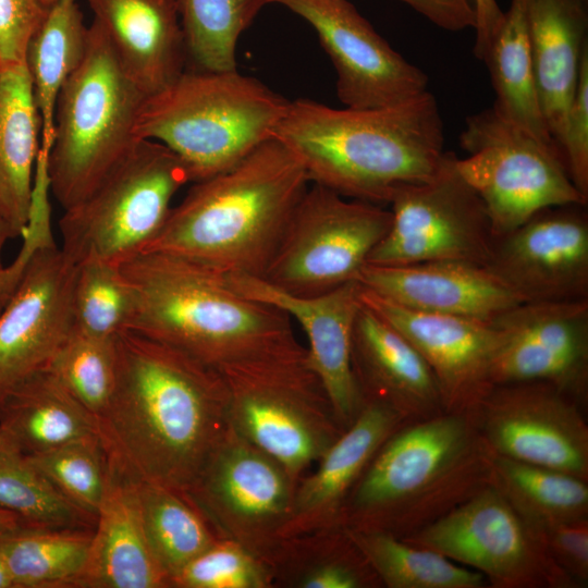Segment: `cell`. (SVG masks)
<instances>
[{"instance_id":"6da1fadb","label":"cell","mask_w":588,"mask_h":588,"mask_svg":"<svg viewBox=\"0 0 588 588\" xmlns=\"http://www.w3.org/2000/svg\"><path fill=\"white\" fill-rule=\"evenodd\" d=\"M117 355L114 391L96 418L108 462L131 480L184 494L230 427L225 380L132 330L117 335Z\"/></svg>"},{"instance_id":"7a4b0ae2","label":"cell","mask_w":588,"mask_h":588,"mask_svg":"<svg viewBox=\"0 0 588 588\" xmlns=\"http://www.w3.org/2000/svg\"><path fill=\"white\" fill-rule=\"evenodd\" d=\"M273 138L298 159L310 183L381 206L399 188L433 179L449 154L439 106L429 90L376 109L289 101Z\"/></svg>"},{"instance_id":"3957f363","label":"cell","mask_w":588,"mask_h":588,"mask_svg":"<svg viewBox=\"0 0 588 588\" xmlns=\"http://www.w3.org/2000/svg\"><path fill=\"white\" fill-rule=\"evenodd\" d=\"M309 184L298 159L269 139L228 170L194 182L144 252L262 277Z\"/></svg>"},{"instance_id":"277c9868","label":"cell","mask_w":588,"mask_h":588,"mask_svg":"<svg viewBox=\"0 0 588 588\" xmlns=\"http://www.w3.org/2000/svg\"><path fill=\"white\" fill-rule=\"evenodd\" d=\"M120 267L136 296L127 330L218 371L302 347L289 315L238 294L223 273L157 252L140 253Z\"/></svg>"},{"instance_id":"5b68a950","label":"cell","mask_w":588,"mask_h":588,"mask_svg":"<svg viewBox=\"0 0 588 588\" xmlns=\"http://www.w3.org/2000/svg\"><path fill=\"white\" fill-rule=\"evenodd\" d=\"M489 478V449L475 411L402 425L351 492L342 527L404 538L464 502Z\"/></svg>"},{"instance_id":"8992f818","label":"cell","mask_w":588,"mask_h":588,"mask_svg":"<svg viewBox=\"0 0 588 588\" xmlns=\"http://www.w3.org/2000/svg\"><path fill=\"white\" fill-rule=\"evenodd\" d=\"M289 101L237 70L184 71L144 99L135 134L168 147L194 183L228 170L272 139Z\"/></svg>"},{"instance_id":"52a82bcc","label":"cell","mask_w":588,"mask_h":588,"mask_svg":"<svg viewBox=\"0 0 588 588\" xmlns=\"http://www.w3.org/2000/svg\"><path fill=\"white\" fill-rule=\"evenodd\" d=\"M145 98L94 20L86 54L59 91L47 152L49 191L64 210L90 195L142 140L135 124Z\"/></svg>"},{"instance_id":"ba28073f","label":"cell","mask_w":588,"mask_h":588,"mask_svg":"<svg viewBox=\"0 0 588 588\" xmlns=\"http://www.w3.org/2000/svg\"><path fill=\"white\" fill-rule=\"evenodd\" d=\"M220 372L228 387L231 426L297 483L344 431L303 346Z\"/></svg>"},{"instance_id":"9c48e42d","label":"cell","mask_w":588,"mask_h":588,"mask_svg":"<svg viewBox=\"0 0 588 588\" xmlns=\"http://www.w3.org/2000/svg\"><path fill=\"white\" fill-rule=\"evenodd\" d=\"M188 182L174 152L159 142L139 140L90 195L64 210L60 247L76 264L94 258L123 265L144 252Z\"/></svg>"},{"instance_id":"30bf717a","label":"cell","mask_w":588,"mask_h":588,"mask_svg":"<svg viewBox=\"0 0 588 588\" xmlns=\"http://www.w3.org/2000/svg\"><path fill=\"white\" fill-rule=\"evenodd\" d=\"M456 159L462 177L481 198L494 237L538 211L560 205H587L572 182L559 148L501 115L493 107L466 118Z\"/></svg>"},{"instance_id":"8fae6325","label":"cell","mask_w":588,"mask_h":588,"mask_svg":"<svg viewBox=\"0 0 588 588\" xmlns=\"http://www.w3.org/2000/svg\"><path fill=\"white\" fill-rule=\"evenodd\" d=\"M48 194H34L25 236L29 252L0 310V402L16 384L45 369L74 330L73 291L78 264L49 230Z\"/></svg>"},{"instance_id":"7c38bea8","label":"cell","mask_w":588,"mask_h":588,"mask_svg":"<svg viewBox=\"0 0 588 588\" xmlns=\"http://www.w3.org/2000/svg\"><path fill=\"white\" fill-rule=\"evenodd\" d=\"M391 219L381 205L310 183L261 278L301 296L358 281Z\"/></svg>"},{"instance_id":"4fadbf2b","label":"cell","mask_w":588,"mask_h":588,"mask_svg":"<svg viewBox=\"0 0 588 588\" xmlns=\"http://www.w3.org/2000/svg\"><path fill=\"white\" fill-rule=\"evenodd\" d=\"M402 539L479 572L489 588H577L537 528L490 485Z\"/></svg>"},{"instance_id":"5bb4252c","label":"cell","mask_w":588,"mask_h":588,"mask_svg":"<svg viewBox=\"0 0 588 588\" xmlns=\"http://www.w3.org/2000/svg\"><path fill=\"white\" fill-rule=\"evenodd\" d=\"M297 482L272 456L231 426L184 495L219 538L231 539L265 560L274 554Z\"/></svg>"},{"instance_id":"9a60e30c","label":"cell","mask_w":588,"mask_h":588,"mask_svg":"<svg viewBox=\"0 0 588 588\" xmlns=\"http://www.w3.org/2000/svg\"><path fill=\"white\" fill-rule=\"evenodd\" d=\"M449 151L439 173L392 196L391 225L367 264L404 266L464 261L486 266L494 235L486 207L456 169Z\"/></svg>"},{"instance_id":"2e32d148","label":"cell","mask_w":588,"mask_h":588,"mask_svg":"<svg viewBox=\"0 0 588 588\" xmlns=\"http://www.w3.org/2000/svg\"><path fill=\"white\" fill-rule=\"evenodd\" d=\"M579 402L541 381L495 384L474 408L493 453L588 481V425Z\"/></svg>"},{"instance_id":"e0dca14e","label":"cell","mask_w":588,"mask_h":588,"mask_svg":"<svg viewBox=\"0 0 588 588\" xmlns=\"http://www.w3.org/2000/svg\"><path fill=\"white\" fill-rule=\"evenodd\" d=\"M306 20L336 72V96L348 108L397 105L425 91L428 76L406 61L348 0H266Z\"/></svg>"},{"instance_id":"ac0fdd59","label":"cell","mask_w":588,"mask_h":588,"mask_svg":"<svg viewBox=\"0 0 588 588\" xmlns=\"http://www.w3.org/2000/svg\"><path fill=\"white\" fill-rule=\"evenodd\" d=\"M491 323L503 333L492 385L547 382L586 405L588 298L523 302Z\"/></svg>"},{"instance_id":"d6986e66","label":"cell","mask_w":588,"mask_h":588,"mask_svg":"<svg viewBox=\"0 0 588 588\" xmlns=\"http://www.w3.org/2000/svg\"><path fill=\"white\" fill-rule=\"evenodd\" d=\"M586 206L542 209L495 236L485 267L524 302L588 298Z\"/></svg>"},{"instance_id":"ffe728a7","label":"cell","mask_w":588,"mask_h":588,"mask_svg":"<svg viewBox=\"0 0 588 588\" xmlns=\"http://www.w3.org/2000/svg\"><path fill=\"white\" fill-rule=\"evenodd\" d=\"M224 277L238 294L284 311L301 326L308 341L307 364L321 381L334 415L345 430L364 404L352 368V338L362 306V284L353 281L321 295L301 296L261 277Z\"/></svg>"},{"instance_id":"44dd1931","label":"cell","mask_w":588,"mask_h":588,"mask_svg":"<svg viewBox=\"0 0 588 588\" xmlns=\"http://www.w3.org/2000/svg\"><path fill=\"white\" fill-rule=\"evenodd\" d=\"M359 297L422 356L436 377L445 412L475 408L493 387L491 368L503 333L491 322L409 309L363 285Z\"/></svg>"},{"instance_id":"7402d4cb","label":"cell","mask_w":588,"mask_h":588,"mask_svg":"<svg viewBox=\"0 0 588 588\" xmlns=\"http://www.w3.org/2000/svg\"><path fill=\"white\" fill-rule=\"evenodd\" d=\"M358 282L409 309L486 322L524 302L485 266L464 261L366 264Z\"/></svg>"},{"instance_id":"603a6c76","label":"cell","mask_w":588,"mask_h":588,"mask_svg":"<svg viewBox=\"0 0 588 588\" xmlns=\"http://www.w3.org/2000/svg\"><path fill=\"white\" fill-rule=\"evenodd\" d=\"M406 422L388 405L364 400L355 420L319 458L317 469L297 483L281 539L342 527L354 487L382 443Z\"/></svg>"},{"instance_id":"cb8c5ba5","label":"cell","mask_w":588,"mask_h":588,"mask_svg":"<svg viewBox=\"0 0 588 588\" xmlns=\"http://www.w3.org/2000/svg\"><path fill=\"white\" fill-rule=\"evenodd\" d=\"M352 368L364 400L383 403L407 421L445 412L436 377L422 356L363 303L353 329Z\"/></svg>"},{"instance_id":"d4e9b609","label":"cell","mask_w":588,"mask_h":588,"mask_svg":"<svg viewBox=\"0 0 588 588\" xmlns=\"http://www.w3.org/2000/svg\"><path fill=\"white\" fill-rule=\"evenodd\" d=\"M127 76L154 95L183 72L187 57L176 0H88Z\"/></svg>"},{"instance_id":"484cf974","label":"cell","mask_w":588,"mask_h":588,"mask_svg":"<svg viewBox=\"0 0 588 588\" xmlns=\"http://www.w3.org/2000/svg\"><path fill=\"white\" fill-rule=\"evenodd\" d=\"M74 588H169L144 531L135 482L110 464L86 563Z\"/></svg>"},{"instance_id":"4316f807","label":"cell","mask_w":588,"mask_h":588,"mask_svg":"<svg viewBox=\"0 0 588 588\" xmlns=\"http://www.w3.org/2000/svg\"><path fill=\"white\" fill-rule=\"evenodd\" d=\"M586 8L587 0H526L538 96L548 131L560 151L580 61L588 47Z\"/></svg>"},{"instance_id":"83f0119b","label":"cell","mask_w":588,"mask_h":588,"mask_svg":"<svg viewBox=\"0 0 588 588\" xmlns=\"http://www.w3.org/2000/svg\"><path fill=\"white\" fill-rule=\"evenodd\" d=\"M41 120L25 62H0V212L12 236L30 218Z\"/></svg>"},{"instance_id":"f1b7e54d","label":"cell","mask_w":588,"mask_h":588,"mask_svg":"<svg viewBox=\"0 0 588 588\" xmlns=\"http://www.w3.org/2000/svg\"><path fill=\"white\" fill-rule=\"evenodd\" d=\"M0 431L27 455L98 436L95 418L46 368L2 399Z\"/></svg>"},{"instance_id":"f546056e","label":"cell","mask_w":588,"mask_h":588,"mask_svg":"<svg viewBox=\"0 0 588 588\" xmlns=\"http://www.w3.org/2000/svg\"><path fill=\"white\" fill-rule=\"evenodd\" d=\"M269 565L273 587H382L344 527L321 529L281 540Z\"/></svg>"},{"instance_id":"4dcf8cb0","label":"cell","mask_w":588,"mask_h":588,"mask_svg":"<svg viewBox=\"0 0 588 588\" xmlns=\"http://www.w3.org/2000/svg\"><path fill=\"white\" fill-rule=\"evenodd\" d=\"M481 60L487 64L495 94L492 107L507 120L556 146L548 131L538 96L526 0L511 1Z\"/></svg>"},{"instance_id":"1f68e13d","label":"cell","mask_w":588,"mask_h":588,"mask_svg":"<svg viewBox=\"0 0 588 588\" xmlns=\"http://www.w3.org/2000/svg\"><path fill=\"white\" fill-rule=\"evenodd\" d=\"M88 40L89 26L84 24L77 0H57L27 44L25 64L41 120L44 150L49 151L53 142L59 91L82 63Z\"/></svg>"},{"instance_id":"d6a6232c","label":"cell","mask_w":588,"mask_h":588,"mask_svg":"<svg viewBox=\"0 0 588 588\" xmlns=\"http://www.w3.org/2000/svg\"><path fill=\"white\" fill-rule=\"evenodd\" d=\"M488 485L534 526L588 518V481L489 450Z\"/></svg>"},{"instance_id":"836d02e7","label":"cell","mask_w":588,"mask_h":588,"mask_svg":"<svg viewBox=\"0 0 588 588\" xmlns=\"http://www.w3.org/2000/svg\"><path fill=\"white\" fill-rule=\"evenodd\" d=\"M93 529L17 525L0 532V552L15 588H74Z\"/></svg>"},{"instance_id":"e575fe53","label":"cell","mask_w":588,"mask_h":588,"mask_svg":"<svg viewBox=\"0 0 588 588\" xmlns=\"http://www.w3.org/2000/svg\"><path fill=\"white\" fill-rule=\"evenodd\" d=\"M134 482L148 544L170 581L219 537L183 493L150 482Z\"/></svg>"},{"instance_id":"d590c367","label":"cell","mask_w":588,"mask_h":588,"mask_svg":"<svg viewBox=\"0 0 588 588\" xmlns=\"http://www.w3.org/2000/svg\"><path fill=\"white\" fill-rule=\"evenodd\" d=\"M345 529L377 574L382 587H489L482 574L434 550L387 532Z\"/></svg>"},{"instance_id":"8d00e7d4","label":"cell","mask_w":588,"mask_h":588,"mask_svg":"<svg viewBox=\"0 0 588 588\" xmlns=\"http://www.w3.org/2000/svg\"><path fill=\"white\" fill-rule=\"evenodd\" d=\"M0 510L19 525L94 528L96 517L68 500L14 442L0 431Z\"/></svg>"},{"instance_id":"74e56055","label":"cell","mask_w":588,"mask_h":588,"mask_svg":"<svg viewBox=\"0 0 588 588\" xmlns=\"http://www.w3.org/2000/svg\"><path fill=\"white\" fill-rule=\"evenodd\" d=\"M187 54L203 71L236 70V42L266 0H176Z\"/></svg>"},{"instance_id":"f35d334b","label":"cell","mask_w":588,"mask_h":588,"mask_svg":"<svg viewBox=\"0 0 588 588\" xmlns=\"http://www.w3.org/2000/svg\"><path fill=\"white\" fill-rule=\"evenodd\" d=\"M135 309V292L120 266L94 258L78 264L73 291L74 329L114 338L130 328Z\"/></svg>"},{"instance_id":"ab89813d","label":"cell","mask_w":588,"mask_h":588,"mask_svg":"<svg viewBox=\"0 0 588 588\" xmlns=\"http://www.w3.org/2000/svg\"><path fill=\"white\" fill-rule=\"evenodd\" d=\"M117 336L74 329L46 367L95 418L106 409L117 381Z\"/></svg>"},{"instance_id":"60d3db41","label":"cell","mask_w":588,"mask_h":588,"mask_svg":"<svg viewBox=\"0 0 588 588\" xmlns=\"http://www.w3.org/2000/svg\"><path fill=\"white\" fill-rule=\"evenodd\" d=\"M28 457L68 500L97 518L109 479L108 457L98 436Z\"/></svg>"},{"instance_id":"b9f144b4","label":"cell","mask_w":588,"mask_h":588,"mask_svg":"<svg viewBox=\"0 0 588 588\" xmlns=\"http://www.w3.org/2000/svg\"><path fill=\"white\" fill-rule=\"evenodd\" d=\"M169 588H273V576L265 560L219 538L174 575Z\"/></svg>"},{"instance_id":"7bdbcfd3","label":"cell","mask_w":588,"mask_h":588,"mask_svg":"<svg viewBox=\"0 0 588 588\" xmlns=\"http://www.w3.org/2000/svg\"><path fill=\"white\" fill-rule=\"evenodd\" d=\"M561 152L572 182L588 198V47L566 115Z\"/></svg>"},{"instance_id":"ee69618b","label":"cell","mask_w":588,"mask_h":588,"mask_svg":"<svg viewBox=\"0 0 588 588\" xmlns=\"http://www.w3.org/2000/svg\"><path fill=\"white\" fill-rule=\"evenodd\" d=\"M552 561L576 584L588 586V518L535 526Z\"/></svg>"},{"instance_id":"f6af8a7d","label":"cell","mask_w":588,"mask_h":588,"mask_svg":"<svg viewBox=\"0 0 588 588\" xmlns=\"http://www.w3.org/2000/svg\"><path fill=\"white\" fill-rule=\"evenodd\" d=\"M57 0H0V62H25L27 44Z\"/></svg>"},{"instance_id":"bcb514c9","label":"cell","mask_w":588,"mask_h":588,"mask_svg":"<svg viewBox=\"0 0 588 588\" xmlns=\"http://www.w3.org/2000/svg\"><path fill=\"white\" fill-rule=\"evenodd\" d=\"M440 28L457 32L474 22L470 0H399Z\"/></svg>"},{"instance_id":"7dc6e473","label":"cell","mask_w":588,"mask_h":588,"mask_svg":"<svg viewBox=\"0 0 588 588\" xmlns=\"http://www.w3.org/2000/svg\"><path fill=\"white\" fill-rule=\"evenodd\" d=\"M471 3L476 17L474 53L477 59L481 60L492 36L503 21L504 12L497 0H471Z\"/></svg>"},{"instance_id":"c3c4849f","label":"cell","mask_w":588,"mask_h":588,"mask_svg":"<svg viewBox=\"0 0 588 588\" xmlns=\"http://www.w3.org/2000/svg\"><path fill=\"white\" fill-rule=\"evenodd\" d=\"M13 238L11 230L0 212V273L3 271L2 267V250L8 240Z\"/></svg>"},{"instance_id":"681fc988","label":"cell","mask_w":588,"mask_h":588,"mask_svg":"<svg viewBox=\"0 0 588 588\" xmlns=\"http://www.w3.org/2000/svg\"><path fill=\"white\" fill-rule=\"evenodd\" d=\"M19 525L17 517L4 510H0V532L11 529Z\"/></svg>"},{"instance_id":"f907efd6","label":"cell","mask_w":588,"mask_h":588,"mask_svg":"<svg viewBox=\"0 0 588 588\" xmlns=\"http://www.w3.org/2000/svg\"><path fill=\"white\" fill-rule=\"evenodd\" d=\"M0 588H15L4 559L0 552Z\"/></svg>"}]
</instances>
